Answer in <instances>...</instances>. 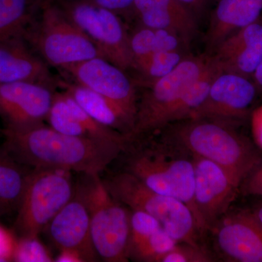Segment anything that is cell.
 <instances>
[{"label":"cell","instance_id":"obj_1","mask_svg":"<svg viewBox=\"0 0 262 262\" xmlns=\"http://www.w3.org/2000/svg\"><path fill=\"white\" fill-rule=\"evenodd\" d=\"M3 148L32 168L100 174L127 146L66 135L46 124L22 130L1 129Z\"/></svg>","mask_w":262,"mask_h":262},{"label":"cell","instance_id":"obj_2","mask_svg":"<svg viewBox=\"0 0 262 262\" xmlns=\"http://www.w3.org/2000/svg\"><path fill=\"white\" fill-rule=\"evenodd\" d=\"M169 125L168 138L174 146L220 165L241 184L262 162L251 142L227 122L196 118Z\"/></svg>","mask_w":262,"mask_h":262},{"label":"cell","instance_id":"obj_3","mask_svg":"<svg viewBox=\"0 0 262 262\" xmlns=\"http://www.w3.org/2000/svg\"><path fill=\"white\" fill-rule=\"evenodd\" d=\"M23 36L50 67L58 70L91 58H101L87 35L51 0H44Z\"/></svg>","mask_w":262,"mask_h":262},{"label":"cell","instance_id":"obj_4","mask_svg":"<svg viewBox=\"0 0 262 262\" xmlns=\"http://www.w3.org/2000/svg\"><path fill=\"white\" fill-rule=\"evenodd\" d=\"M77 182L89 212L91 237L98 258L107 262L129 261L130 215L105 187L99 174H82Z\"/></svg>","mask_w":262,"mask_h":262},{"label":"cell","instance_id":"obj_5","mask_svg":"<svg viewBox=\"0 0 262 262\" xmlns=\"http://www.w3.org/2000/svg\"><path fill=\"white\" fill-rule=\"evenodd\" d=\"M116 201L131 210L154 217L179 243L200 245L201 234L192 210L182 201L155 192L130 172H122L103 181Z\"/></svg>","mask_w":262,"mask_h":262},{"label":"cell","instance_id":"obj_6","mask_svg":"<svg viewBox=\"0 0 262 262\" xmlns=\"http://www.w3.org/2000/svg\"><path fill=\"white\" fill-rule=\"evenodd\" d=\"M75 190L72 171L32 168L13 224L15 233L19 238L38 237Z\"/></svg>","mask_w":262,"mask_h":262},{"label":"cell","instance_id":"obj_7","mask_svg":"<svg viewBox=\"0 0 262 262\" xmlns=\"http://www.w3.org/2000/svg\"><path fill=\"white\" fill-rule=\"evenodd\" d=\"M180 149V148H179ZM163 147L142 150L131 157L127 171L155 192L182 201L191 210L201 234V222L194 201V173L192 156Z\"/></svg>","mask_w":262,"mask_h":262},{"label":"cell","instance_id":"obj_8","mask_svg":"<svg viewBox=\"0 0 262 262\" xmlns=\"http://www.w3.org/2000/svg\"><path fill=\"white\" fill-rule=\"evenodd\" d=\"M54 3L94 43L101 58L125 72L134 70L129 32L121 17L90 0Z\"/></svg>","mask_w":262,"mask_h":262},{"label":"cell","instance_id":"obj_9","mask_svg":"<svg viewBox=\"0 0 262 262\" xmlns=\"http://www.w3.org/2000/svg\"><path fill=\"white\" fill-rule=\"evenodd\" d=\"M209 61L206 55L188 56L168 75L145 86L140 101L138 100L131 140L163 128L169 112L185 90L201 77Z\"/></svg>","mask_w":262,"mask_h":262},{"label":"cell","instance_id":"obj_10","mask_svg":"<svg viewBox=\"0 0 262 262\" xmlns=\"http://www.w3.org/2000/svg\"><path fill=\"white\" fill-rule=\"evenodd\" d=\"M192 158L194 204L205 233L211 231L227 214L238 194L241 184L216 163L199 157Z\"/></svg>","mask_w":262,"mask_h":262},{"label":"cell","instance_id":"obj_11","mask_svg":"<svg viewBox=\"0 0 262 262\" xmlns=\"http://www.w3.org/2000/svg\"><path fill=\"white\" fill-rule=\"evenodd\" d=\"M59 71L62 79L80 84L108 98L126 112L135 121L137 91L136 83L127 75V72L101 57L91 58Z\"/></svg>","mask_w":262,"mask_h":262},{"label":"cell","instance_id":"obj_12","mask_svg":"<svg viewBox=\"0 0 262 262\" xmlns=\"http://www.w3.org/2000/svg\"><path fill=\"white\" fill-rule=\"evenodd\" d=\"M57 89L37 82L0 84V119L3 128L22 130L44 125Z\"/></svg>","mask_w":262,"mask_h":262},{"label":"cell","instance_id":"obj_13","mask_svg":"<svg viewBox=\"0 0 262 262\" xmlns=\"http://www.w3.org/2000/svg\"><path fill=\"white\" fill-rule=\"evenodd\" d=\"M257 95L251 79L222 72L213 80L206 99L191 119H209L229 124L239 121L248 116Z\"/></svg>","mask_w":262,"mask_h":262},{"label":"cell","instance_id":"obj_14","mask_svg":"<svg viewBox=\"0 0 262 262\" xmlns=\"http://www.w3.org/2000/svg\"><path fill=\"white\" fill-rule=\"evenodd\" d=\"M44 231H47L52 244L60 251H73L82 261L99 260L91 237L89 210L77 184L70 201Z\"/></svg>","mask_w":262,"mask_h":262},{"label":"cell","instance_id":"obj_15","mask_svg":"<svg viewBox=\"0 0 262 262\" xmlns=\"http://www.w3.org/2000/svg\"><path fill=\"white\" fill-rule=\"evenodd\" d=\"M211 231L219 251L227 259L262 262V225L253 212L227 213Z\"/></svg>","mask_w":262,"mask_h":262},{"label":"cell","instance_id":"obj_16","mask_svg":"<svg viewBox=\"0 0 262 262\" xmlns=\"http://www.w3.org/2000/svg\"><path fill=\"white\" fill-rule=\"evenodd\" d=\"M37 82L58 89V78L23 34L0 39V84Z\"/></svg>","mask_w":262,"mask_h":262},{"label":"cell","instance_id":"obj_17","mask_svg":"<svg viewBox=\"0 0 262 262\" xmlns=\"http://www.w3.org/2000/svg\"><path fill=\"white\" fill-rule=\"evenodd\" d=\"M211 57L222 72L252 78L262 59V22L239 29L226 38Z\"/></svg>","mask_w":262,"mask_h":262},{"label":"cell","instance_id":"obj_18","mask_svg":"<svg viewBox=\"0 0 262 262\" xmlns=\"http://www.w3.org/2000/svg\"><path fill=\"white\" fill-rule=\"evenodd\" d=\"M133 16L141 25L177 34L187 45L198 32V17L179 0H135Z\"/></svg>","mask_w":262,"mask_h":262},{"label":"cell","instance_id":"obj_19","mask_svg":"<svg viewBox=\"0 0 262 262\" xmlns=\"http://www.w3.org/2000/svg\"><path fill=\"white\" fill-rule=\"evenodd\" d=\"M262 13V0H220L212 14L206 42L209 51L239 29L257 21Z\"/></svg>","mask_w":262,"mask_h":262},{"label":"cell","instance_id":"obj_20","mask_svg":"<svg viewBox=\"0 0 262 262\" xmlns=\"http://www.w3.org/2000/svg\"><path fill=\"white\" fill-rule=\"evenodd\" d=\"M58 89L70 94L96 121L121 133L131 140L134 119L113 101L87 88L64 79L58 78Z\"/></svg>","mask_w":262,"mask_h":262},{"label":"cell","instance_id":"obj_21","mask_svg":"<svg viewBox=\"0 0 262 262\" xmlns=\"http://www.w3.org/2000/svg\"><path fill=\"white\" fill-rule=\"evenodd\" d=\"M32 170L0 147V217L18 211Z\"/></svg>","mask_w":262,"mask_h":262},{"label":"cell","instance_id":"obj_22","mask_svg":"<svg viewBox=\"0 0 262 262\" xmlns=\"http://www.w3.org/2000/svg\"><path fill=\"white\" fill-rule=\"evenodd\" d=\"M222 72L210 56L209 63L206 70L183 93L165 117L164 127L174 122L191 119L193 114L206 99L213 80Z\"/></svg>","mask_w":262,"mask_h":262},{"label":"cell","instance_id":"obj_23","mask_svg":"<svg viewBox=\"0 0 262 262\" xmlns=\"http://www.w3.org/2000/svg\"><path fill=\"white\" fill-rule=\"evenodd\" d=\"M44 0H0V39L24 34Z\"/></svg>","mask_w":262,"mask_h":262},{"label":"cell","instance_id":"obj_24","mask_svg":"<svg viewBox=\"0 0 262 262\" xmlns=\"http://www.w3.org/2000/svg\"><path fill=\"white\" fill-rule=\"evenodd\" d=\"M188 56L187 50L153 53L136 66L134 70L139 75V82L145 87L163 78L175 70Z\"/></svg>","mask_w":262,"mask_h":262},{"label":"cell","instance_id":"obj_25","mask_svg":"<svg viewBox=\"0 0 262 262\" xmlns=\"http://www.w3.org/2000/svg\"><path fill=\"white\" fill-rule=\"evenodd\" d=\"M162 226L156 219L141 211L131 210L130 235H129V259L143 246L151 234Z\"/></svg>","mask_w":262,"mask_h":262},{"label":"cell","instance_id":"obj_26","mask_svg":"<svg viewBox=\"0 0 262 262\" xmlns=\"http://www.w3.org/2000/svg\"><path fill=\"white\" fill-rule=\"evenodd\" d=\"M178 244V241L161 227L151 234L145 244L131 256L130 259L136 261L160 262L164 255Z\"/></svg>","mask_w":262,"mask_h":262},{"label":"cell","instance_id":"obj_27","mask_svg":"<svg viewBox=\"0 0 262 262\" xmlns=\"http://www.w3.org/2000/svg\"><path fill=\"white\" fill-rule=\"evenodd\" d=\"M129 42L135 69L136 65L156 53V29L139 24L129 33Z\"/></svg>","mask_w":262,"mask_h":262},{"label":"cell","instance_id":"obj_28","mask_svg":"<svg viewBox=\"0 0 262 262\" xmlns=\"http://www.w3.org/2000/svg\"><path fill=\"white\" fill-rule=\"evenodd\" d=\"M214 261L211 253L200 245L179 243L160 262H211Z\"/></svg>","mask_w":262,"mask_h":262},{"label":"cell","instance_id":"obj_29","mask_svg":"<svg viewBox=\"0 0 262 262\" xmlns=\"http://www.w3.org/2000/svg\"><path fill=\"white\" fill-rule=\"evenodd\" d=\"M37 238H19L12 253L13 261H54Z\"/></svg>","mask_w":262,"mask_h":262},{"label":"cell","instance_id":"obj_30","mask_svg":"<svg viewBox=\"0 0 262 262\" xmlns=\"http://www.w3.org/2000/svg\"><path fill=\"white\" fill-rule=\"evenodd\" d=\"M119 16L132 17L135 0H90Z\"/></svg>","mask_w":262,"mask_h":262},{"label":"cell","instance_id":"obj_31","mask_svg":"<svg viewBox=\"0 0 262 262\" xmlns=\"http://www.w3.org/2000/svg\"><path fill=\"white\" fill-rule=\"evenodd\" d=\"M242 183L244 193L262 196V162L248 174Z\"/></svg>","mask_w":262,"mask_h":262},{"label":"cell","instance_id":"obj_32","mask_svg":"<svg viewBox=\"0 0 262 262\" xmlns=\"http://www.w3.org/2000/svg\"><path fill=\"white\" fill-rule=\"evenodd\" d=\"M251 120L253 140L255 144L262 149V105L253 110Z\"/></svg>","mask_w":262,"mask_h":262},{"label":"cell","instance_id":"obj_33","mask_svg":"<svg viewBox=\"0 0 262 262\" xmlns=\"http://www.w3.org/2000/svg\"><path fill=\"white\" fill-rule=\"evenodd\" d=\"M179 1L192 10L196 17L203 10L206 3V0H179Z\"/></svg>","mask_w":262,"mask_h":262},{"label":"cell","instance_id":"obj_34","mask_svg":"<svg viewBox=\"0 0 262 262\" xmlns=\"http://www.w3.org/2000/svg\"><path fill=\"white\" fill-rule=\"evenodd\" d=\"M54 261L58 262H83L82 258L77 253L70 251H60L59 255L54 259Z\"/></svg>","mask_w":262,"mask_h":262},{"label":"cell","instance_id":"obj_35","mask_svg":"<svg viewBox=\"0 0 262 262\" xmlns=\"http://www.w3.org/2000/svg\"><path fill=\"white\" fill-rule=\"evenodd\" d=\"M251 80L257 89L258 94H262V59L255 70Z\"/></svg>","mask_w":262,"mask_h":262},{"label":"cell","instance_id":"obj_36","mask_svg":"<svg viewBox=\"0 0 262 262\" xmlns=\"http://www.w3.org/2000/svg\"><path fill=\"white\" fill-rule=\"evenodd\" d=\"M256 218L257 219L258 222L262 225V205L261 206L256 207L254 211H252Z\"/></svg>","mask_w":262,"mask_h":262},{"label":"cell","instance_id":"obj_37","mask_svg":"<svg viewBox=\"0 0 262 262\" xmlns=\"http://www.w3.org/2000/svg\"><path fill=\"white\" fill-rule=\"evenodd\" d=\"M51 1L53 2H63V1H68V0H51Z\"/></svg>","mask_w":262,"mask_h":262},{"label":"cell","instance_id":"obj_38","mask_svg":"<svg viewBox=\"0 0 262 262\" xmlns=\"http://www.w3.org/2000/svg\"><path fill=\"white\" fill-rule=\"evenodd\" d=\"M0 133H1V129H0Z\"/></svg>","mask_w":262,"mask_h":262}]
</instances>
